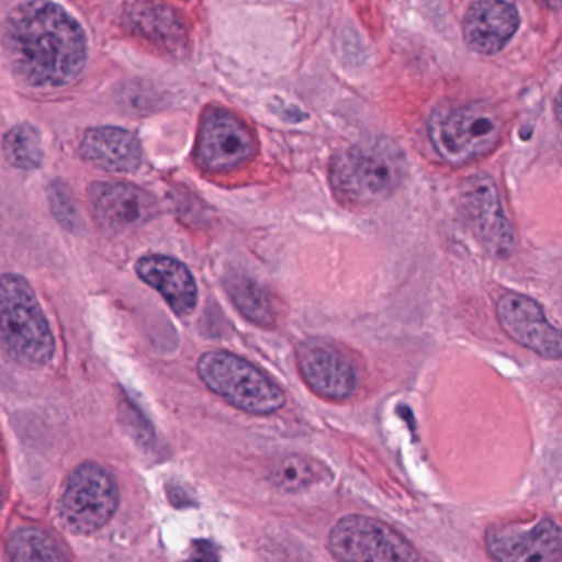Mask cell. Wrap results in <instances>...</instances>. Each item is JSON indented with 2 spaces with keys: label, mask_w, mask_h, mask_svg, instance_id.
<instances>
[{
  "label": "cell",
  "mask_w": 562,
  "mask_h": 562,
  "mask_svg": "<svg viewBox=\"0 0 562 562\" xmlns=\"http://www.w3.org/2000/svg\"><path fill=\"white\" fill-rule=\"evenodd\" d=\"M127 29L172 55L186 54L189 31L176 9L166 4L134 2L124 12Z\"/></svg>",
  "instance_id": "16"
},
{
  "label": "cell",
  "mask_w": 562,
  "mask_h": 562,
  "mask_svg": "<svg viewBox=\"0 0 562 562\" xmlns=\"http://www.w3.org/2000/svg\"><path fill=\"white\" fill-rule=\"evenodd\" d=\"M0 505H2V488H0Z\"/></svg>",
  "instance_id": "23"
},
{
  "label": "cell",
  "mask_w": 562,
  "mask_h": 562,
  "mask_svg": "<svg viewBox=\"0 0 562 562\" xmlns=\"http://www.w3.org/2000/svg\"><path fill=\"white\" fill-rule=\"evenodd\" d=\"M406 157L386 139H371L338 150L328 167V182L338 202L371 206L390 199L403 182Z\"/></svg>",
  "instance_id": "2"
},
{
  "label": "cell",
  "mask_w": 562,
  "mask_h": 562,
  "mask_svg": "<svg viewBox=\"0 0 562 562\" xmlns=\"http://www.w3.org/2000/svg\"><path fill=\"white\" fill-rule=\"evenodd\" d=\"M226 292L243 317L261 328L276 327V311L272 297L258 282L235 276L225 282Z\"/></svg>",
  "instance_id": "18"
},
{
  "label": "cell",
  "mask_w": 562,
  "mask_h": 562,
  "mask_svg": "<svg viewBox=\"0 0 562 562\" xmlns=\"http://www.w3.org/2000/svg\"><path fill=\"white\" fill-rule=\"evenodd\" d=\"M295 355L305 383L324 400H347L357 390V370L337 345L324 338H307L299 344Z\"/></svg>",
  "instance_id": "10"
},
{
  "label": "cell",
  "mask_w": 562,
  "mask_h": 562,
  "mask_svg": "<svg viewBox=\"0 0 562 562\" xmlns=\"http://www.w3.org/2000/svg\"><path fill=\"white\" fill-rule=\"evenodd\" d=\"M256 154L255 134L235 113L216 106L203 114L195 149L200 169L212 173L233 172L251 162Z\"/></svg>",
  "instance_id": "9"
},
{
  "label": "cell",
  "mask_w": 562,
  "mask_h": 562,
  "mask_svg": "<svg viewBox=\"0 0 562 562\" xmlns=\"http://www.w3.org/2000/svg\"><path fill=\"white\" fill-rule=\"evenodd\" d=\"M328 546L338 562H419L407 539L368 516L341 518L330 531Z\"/></svg>",
  "instance_id": "7"
},
{
  "label": "cell",
  "mask_w": 562,
  "mask_h": 562,
  "mask_svg": "<svg viewBox=\"0 0 562 562\" xmlns=\"http://www.w3.org/2000/svg\"><path fill=\"white\" fill-rule=\"evenodd\" d=\"M324 467L304 456H288L272 467L269 479L278 488L299 492L321 479Z\"/></svg>",
  "instance_id": "21"
},
{
  "label": "cell",
  "mask_w": 562,
  "mask_h": 562,
  "mask_svg": "<svg viewBox=\"0 0 562 562\" xmlns=\"http://www.w3.org/2000/svg\"><path fill=\"white\" fill-rule=\"evenodd\" d=\"M521 18L516 5L495 0H480L467 9L462 22L463 41L480 55H496L518 32Z\"/></svg>",
  "instance_id": "14"
},
{
  "label": "cell",
  "mask_w": 562,
  "mask_h": 562,
  "mask_svg": "<svg viewBox=\"0 0 562 562\" xmlns=\"http://www.w3.org/2000/svg\"><path fill=\"white\" fill-rule=\"evenodd\" d=\"M199 374L213 393L236 409L265 416L284 407V391L238 355L209 351L200 358Z\"/></svg>",
  "instance_id": "5"
},
{
  "label": "cell",
  "mask_w": 562,
  "mask_h": 562,
  "mask_svg": "<svg viewBox=\"0 0 562 562\" xmlns=\"http://www.w3.org/2000/svg\"><path fill=\"white\" fill-rule=\"evenodd\" d=\"M459 209L476 241L496 259H508L516 249V235L503 212L495 180L488 173H475L463 180Z\"/></svg>",
  "instance_id": "8"
},
{
  "label": "cell",
  "mask_w": 562,
  "mask_h": 562,
  "mask_svg": "<svg viewBox=\"0 0 562 562\" xmlns=\"http://www.w3.org/2000/svg\"><path fill=\"white\" fill-rule=\"evenodd\" d=\"M496 317L512 340L539 357L559 360L562 353L561 334L549 324L541 305L528 295L506 292L496 304Z\"/></svg>",
  "instance_id": "12"
},
{
  "label": "cell",
  "mask_w": 562,
  "mask_h": 562,
  "mask_svg": "<svg viewBox=\"0 0 562 562\" xmlns=\"http://www.w3.org/2000/svg\"><path fill=\"white\" fill-rule=\"evenodd\" d=\"M137 274L156 289L180 317L192 314L199 302L195 279L183 262L164 255L144 256L137 261Z\"/></svg>",
  "instance_id": "15"
},
{
  "label": "cell",
  "mask_w": 562,
  "mask_h": 562,
  "mask_svg": "<svg viewBox=\"0 0 562 562\" xmlns=\"http://www.w3.org/2000/svg\"><path fill=\"white\" fill-rule=\"evenodd\" d=\"M486 549L495 562H559L561 528L554 519L532 526H495L486 531Z\"/></svg>",
  "instance_id": "11"
},
{
  "label": "cell",
  "mask_w": 562,
  "mask_h": 562,
  "mask_svg": "<svg viewBox=\"0 0 562 562\" xmlns=\"http://www.w3.org/2000/svg\"><path fill=\"white\" fill-rule=\"evenodd\" d=\"M0 344L25 368H44L55 337L32 285L19 274L0 276Z\"/></svg>",
  "instance_id": "4"
},
{
  "label": "cell",
  "mask_w": 562,
  "mask_h": 562,
  "mask_svg": "<svg viewBox=\"0 0 562 562\" xmlns=\"http://www.w3.org/2000/svg\"><path fill=\"white\" fill-rule=\"evenodd\" d=\"M2 153L15 169H37L44 159L41 134L32 124H18L2 139Z\"/></svg>",
  "instance_id": "20"
},
{
  "label": "cell",
  "mask_w": 562,
  "mask_h": 562,
  "mask_svg": "<svg viewBox=\"0 0 562 562\" xmlns=\"http://www.w3.org/2000/svg\"><path fill=\"white\" fill-rule=\"evenodd\" d=\"M85 160L108 172H136L143 162V147L136 134L121 127H94L80 144Z\"/></svg>",
  "instance_id": "17"
},
{
  "label": "cell",
  "mask_w": 562,
  "mask_h": 562,
  "mask_svg": "<svg viewBox=\"0 0 562 562\" xmlns=\"http://www.w3.org/2000/svg\"><path fill=\"white\" fill-rule=\"evenodd\" d=\"M505 130V117L486 101L440 104L427 121L430 144L443 162L467 166L492 153Z\"/></svg>",
  "instance_id": "3"
},
{
  "label": "cell",
  "mask_w": 562,
  "mask_h": 562,
  "mask_svg": "<svg viewBox=\"0 0 562 562\" xmlns=\"http://www.w3.org/2000/svg\"><path fill=\"white\" fill-rule=\"evenodd\" d=\"M4 50L12 74L25 87L60 90L83 74L87 34L61 5L25 2L5 19Z\"/></svg>",
  "instance_id": "1"
},
{
  "label": "cell",
  "mask_w": 562,
  "mask_h": 562,
  "mask_svg": "<svg viewBox=\"0 0 562 562\" xmlns=\"http://www.w3.org/2000/svg\"><path fill=\"white\" fill-rule=\"evenodd\" d=\"M8 559L9 562H70L58 542L37 526H22L12 532Z\"/></svg>",
  "instance_id": "19"
},
{
  "label": "cell",
  "mask_w": 562,
  "mask_h": 562,
  "mask_svg": "<svg viewBox=\"0 0 562 562\" xmlns=\"http://www.w3.org/2000/svg\"><path fill=\"white\" fill-rule=\"evenodd\" d=\"M186 562H220L218 549L205 539L193 541L192 552Z\"/></svg>",
  "instance_id": "22"
},
{
  "label": "cell",
  "mask_w": 562,
  "mask_h": 562,
  "mask_svg": "<svg viewBox=\"0 0 562 562\" xmlns=\"http://www.w3.org/2000/svg\"><path fill=\"white\" fill-rule=\"evenodd\" d=\"M120 488L116 480L98 463L78 467L68 476L60 499V518L75 535L100 531L116 515Z\"/></svg>",
  "instance_id": "6"
},
{
  "label": "cell",
  "mask_w": 562,
  "mask_h": 562,
  "mask_svg": "<svg viewBox=\"0 0 562 562\" xmlns=\"http://www.w3.org/2000/svg\"><path fill=\"white\" fill-rule=\"evenodd\" d=\"M88 205L94 222L106 233L130 232L153 220L157 213L154 196L131 183H91Z\"/></svg>",
  "instance_id": "13"
}]
</instances>
